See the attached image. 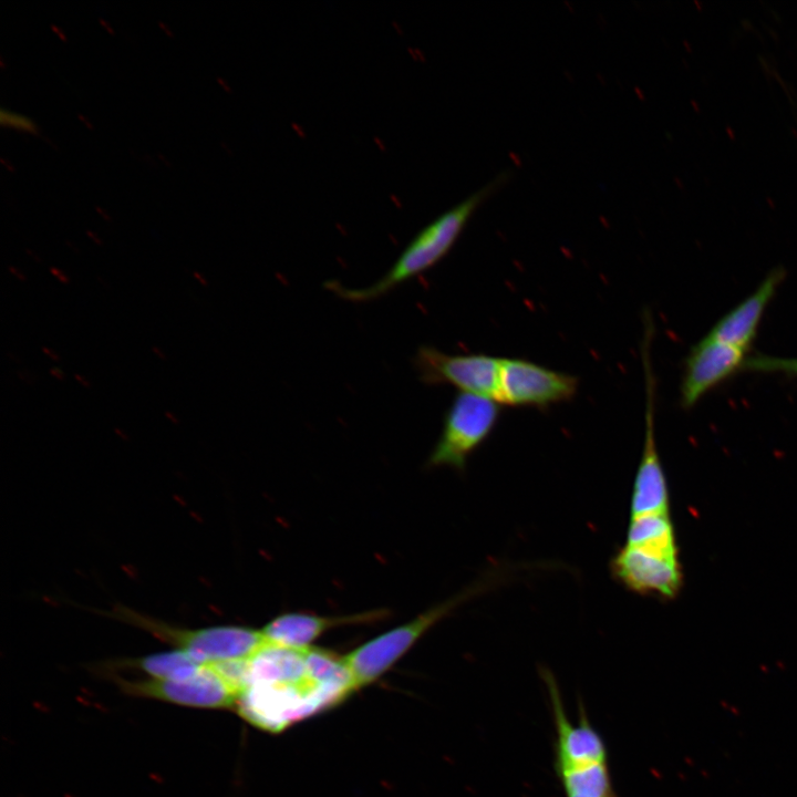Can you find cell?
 <instances>
[{"label":"cell","instance_id":"cell-20","mask_svg":"<svg viewBox=\"0 0 797 797\" xmlns=\"http://www.w3.org/2000/svg\"><path fill=\"white\" fill-rule=\"evenodd\" d=\"M50 271H51V273H52L54 277H56L62 283H64V284L69 283V281H70L69 277H68L63 271H61L60 269H58V268H55V267H51V268H50Z\"/></svg>","mask_w":797,"mask_h":797},{"label":"cell","instance_id":"cell-2","mask_svg":"<svg viewBox=\"0 0 797 797\" xmlns=\"http://www.w3.org/2000/svg\"><path fill=\"white\" fill-rule=\"evenodd\" d=\"M556 728L555 769L566 797H617L608 763V751L600 733L580 706L573 724L561 703L553 705Z\"/></svg>","mask_w":797,"mask_h":797},{"label":"cell","instance_id":"cell-28","mask_svg":"<svg viewBox=\"0 0 797 797\" xmlns=\"http://www.w3.org/2000/svg\"><path fill=\"white\" fill-rule=\"evenodd\" d=\"M87 235L91 236L95 242L101 244V241L96 239V237L91 231H87Z\"/></svg>","mask_w":797,"mask_h":797},{"label":"cell","instance_id":"cell-8","mask_svg":"<svg viewBox=\"0 0 797 797\" xmlns=\"http://www.w3.org/2000/svg\"><path fill=\"white\" fill-rule=\"evenodd\" d=\"M501 358L485 353L449 354L421 345L413 358L418 379L426 385H452L463 393L496 401Z\"/></svg>","mask_w":797,"mask_h":797},{"label":"cell","instance_id":"cell-5","mask_svg":"<svg viewBox=\"0 0 797 797\" xmlns=\"http://www.w3.org/2000/svg\"><path fill=\"white\" fill-rule=\"evenodd\" d=\"M500 406L489 397L459 392L444 415L442 433L427 458L426 467L447 466L464 470L468 457L496 427Z\"/></svg>","mask_w":797,"mask_h":797},{"label":"cell","instance_id":"cell-9","mask_svg":"<svg viewBox=\"0 0 797 797\" xmlns=\"http://www.w3.org/2000/svg\"><path fill=\"white\" fill-rule=\"evenodd\" d=\"M579 389L577 376L517 358H501L496 402L511 407L539 410L571 401Z\"/></svg>","mask_w":797,"mask_h":797},{"label":"cell","instance_id":"cell-24","mask_svg":"<svg viewBox=\"0 0 797 797\" xmlns=\"http://www.w3.org/2000/svg\"><path fill=\"white\" fill-rule=\"evenodd\" d=\"M42 351H43L48 356H50L52 360L59 361V356L56 355V353L52 352V351L49 350L48 348L43 346V348H42Z\"/></svg>","mask_w":797,"mask_h":797},{"label":"cell","instance_id":"cell-18","mask_svg":"<svg viewBox=\"0 0 797 797\" xmlns=\"http://www.w3.org/2000/svg\"><path fill=\"white\" fill-rule=\"evenodd\" d=\"M743 370L797 377V358H778L760 353L748 355Z\"/></svg>","mask_w":797,"mask_h":797},{"label":"cell","instance_id":"cell-3","mask_svg":"<svg viewBox=\"0 0 797 797\" xmlns=\"http://www.w3.org/2000/svg\"><path fill=\"white\" fill-rule=\"evenodd\" d=\"M350 692L342 687L320 685L313 680L303 684H252L238 696V713L250 724L269 732H280L292 723L335 705Z\"/></svg>","mask_w":797,"mask_h":797},{"label":"cell","instance_id":"cell-15","mask_svg":"<svg viewBox=\"0 0 797 797\" xmlns=\"http://www.w3.org/2000/svg\"><path fill=\"white\" fill-rule=\"evenodd\" d=\"M306 650L269 642L249 659V685H297L311 681L307 671Z\"/></svg>","mask_w":797,"mask_h":797},{"label":"cell","instance_id":"cell-11","mask_svg":"<svg viewBox=\"0 0 797 797\" xmlns=\"http://www.w3.org/2000/svg\"><path fill=\"white\" fill-rule=\"evenodd\" d=\"M746 351L705 335L684 361L680 403L692 408L707 392L744 369Z\"/></svg>","mask_w":797,"mask_h":797},{"label":"cell","instance_id":"cell-23","mask_svg":"<svg viewBox=\"0 0 797 797\" xmlns=\"http://www.w3.org/2000/svg\"><path fill=\"white\" fill-rule=\"evenodd\" d=\"M74 377H75L76 381L80 382L84 387H89V389L91 387L90 382L86 381L82 375L75 373V374H74Z\"/></svg>","mask_w":797,"mask_h":797},{"label":"cell","instance_id":"cell-10","mask_svg":"<svg viewBox=\"0 0 797 797\" xmlns=\"http://www.w3.org/2000/svg\"><path fill=\"white\" fill-rule=\"evenodd\" d=\"M122 690L134 696L161 700L198 708H224L236 705L239 694L211 666L204 665L185 680H118Z\"/></svg>","mask_w":797,"mask_h":797},{"label":"cell","instance_id":"cell-6","mask_svg":"<svg viewBox=\"0 0 797 797\" xmlns=\"http://www.w3.org/2000/svg\"><path fill=\"white\" fill-rule=\"evenodd\" d=\"M477 591H479V587L468 589L424 611L413 620L368 641L345 655L343 659L355 689L370 684L382 676L427 630Z\"/></svg>","mask_w":797,"mask_h":797},{"label":"cell","instance_id":"cell-27","mask_svg":"<svg viewBox=\"0 0 797 797\" xmlns=\"http://www.w3.org/2000/svg\"><path fill=\"white\" fill-rule=\"evenodd\" d=\"M165 415L170 418L174 423H178V420L174 417V415L170 412H165Z\"/></svg>","mask_w":797,"mask_h":797},{"label":"cell","instance_id":"cell-17","mask_svg":"<svg viewBox=\"0 0 797 797\" xmlns=\"http://www.w3.org/2000/svg\"><path fill=\"white\" fill-rule=\"evenodd\" d=\"M155 680H185L197 674L204 664L182 649L159 652L125 662Z\"/></svg>","mask_w":797,"mask_h":797},{"label":"cell","instance_id":"cell-14","mask_svg":"<svg viewBox=\"0 0 797 797\" xmlns=\"http://www.w3.org/2000/svg\"><path fill=\"white\" fill-rule=\"evenodd\" d=\"M383 613L384 611L380 610L341 617L283 613L272 619L261 631L272 644L291 649H308L310 643L330 629L379 620Z\"/></svg>","mask_w":797,"mask_h":797},{"label":"cell","instance_id":"cell-26","mask_svg":"<svg viewBox=\"0 0 797 797\" xmlns=\"http://www.w3.org/2000/svg\"><path fill=\"white\" fill-rule=\"evenodd\" d=\"M194 277H196L201 282V284H207L206 280L198 272H194Z\"/></svg>","mask_w":797,"mask_h":797},{"label":"cell","instance_id":"cell-22","mask_svg":"<svg viewBox=\"0 0 797 797\" xmlns=\"http://www.w3.org/2000/svg\"><path fill=\"white\" fill-rule=\"evenodd\" d=\"M9 270H10V272L13 273L19 280L24 281V280L27 279V277H25L22 272H20L19 270H17L14 267L10 266V267H9Z\"/></svg>","mask_w":797,"mask_h":797},{"label":"cell","instance_id":"cell-13","mask_svg":"<svg viewBox=\"0 0 797 797\" xmlns=\"http://www.w3.org/2000/svg\"><path fill=\"white\" fill-rule=\"evenodd\" d=\"M785 276L783 268L772 270L755 291L724 314L706 335L747 352L756 338L764 312Z\"/></svg>","mask_w":797,"mask_h":797},{"label":"cell","instance_id":"cell-4","mask_svg":"<svg viewBox=\"0 0 797 797\" xmlns=\"http://www.w3.org/2000/svg\"><path fill=\"white\" fill-rule=\"evenodd\" d=\"M120 618L174 644L198 663L208 665L251 659L269 643L262 631L235 625L182 629L144 617L135 611L118 610Z\"/></svg>","mask_w":797,"mask_h":797},{"label":"cell","instance_id":"cell-25","mask_svg":"<svg viewBox=\"0 0 797 797\" xmlns=\"http://www.w3.org/2000/svg\"><path fill=\"white\" fill-rule=\"evenodd\" d=\"M153 351H154V352L156 353V355L159 356L161 359H163V360L166 359V356L164 355V353H163L161 350H158L156 346L153 348Z\"/></svg>","mask_w":797,"mask_h":797},{"label":"cell","instance_id":"cell-1","mask_svg":"<svg viewBox=\"0 0 797 797\" xmlns=\"http://www.w3.org/2000/svg\"><path fill=\"white\" fill-rule=\"evenodd\" d=\"M508 178L507 172L499 174L420 229L390 269L372 284L351 288L337 280H329L324 288L342 300L363 303L382 298L426 272L448 255L477 209L504 186Z\"/></svg>","mask_w":797,"mask_h":797},{"label":"cell","instance_id":"cell-12","mask_svg":"<svg viewBox=\"0 0 797 797\" xmlns=\"http://www.w3.org/2000/svg\"><path fill=\"white\" fill-rule=\"evenodd\" d=\"M612 576L628 590L662 599H673L682 587L679 559L622 546L611 559Z\"/></svg>","mask_w":797,"mask_h":797},{"label":"cell","instance_id":"cell-19","mask_svg":"<svg viewBox=\"0 0 797 797\" xmlns=\"http://www.w3.org/2000/svg\"><path fill=\"white\" fill-rule=\"evenodd\" d=\"M1 124L30 133L38 132V126L31 118L6 110L1 111Z\"/></svg>","mask_w":797,"mask_h":797},{"label":"cell","instance_id":"cell-16","mask_svg":"<svg viewBox=\"0 0 797 797\" xmlns=\"http://www.w3.org/2000/svg\"><path fill=\"white\" fill-rule=\"evenodd\" d=\"M624 546L670 559H679L670 514L630 518Z\"/></svg>","mask_w":797,"mask_h":797},{"label":"cell","instance_id":"cell-21","mask_svg":"<svg viewBox=\"0 0 797 797\" xmlns=\"http://www.w3.org/2000/svg\"><path fill=\"white\" fill-rule=\"evenodd\" d=\"M50 374L60 381L64 380L63 372L58 368L50 369Z\"/></svg>","mask_w":797,"mask_h":797},{"label":"cell","instance_id":"cell-7","mask_svg":"<svg viewBox=\"0 0 797 797\" xmlns=\"http://www.w3.org/2000/svg\"><path fill=\"white\" fill-rule=\"evenodd\" d=\"M654 328L643 329L641 359L645 383V413L643 448L633 483L630 518L670 514L667 483L655 439L656 381L651 361V341Z\"/></svg>","mask_w":797,"mask_h":797}]
</instances>
